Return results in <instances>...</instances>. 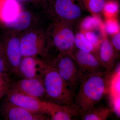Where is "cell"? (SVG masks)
Listing matches in <instances>:
<instances>
[{"label":"cell","instance_id":"6da1fadb","mask_svg":"<svg viewBox=\"0 0 120 120\" xmlns=\"http://www.w3.org/2000/svg\"><path fill=\"white\" fill-rule=\"evenodd\" d=\"M112 77L106 71L83 76L73 104L80 116L97 105L109 89Z\"/></svg>","mask_w":120,"mask_h":120},{"label":"cell","instance_id":"7a4b0ae2","mask_svg":"<svg viewBox=\"0 0 120 120\" xmlns=\"http://www.w3.org/2000/svg\"><path fill=\"white\" fill-rule=\"evenodd\" d=\"M20 41L23 57H35L50 64L52 60L50 53L53 47L46 31L30 28L20 33Z\"/></svg>","mask_w":120,"mask_h":120},{"label":"cell","instance_id":"3957f363","mask_svg":"<svg viewBox=\"0 0 120 120\" xmlns=\"http://www.w3.org/2000/svg\"><path fill=\"white\" fill-rule=\"evenodd\" d=\"M42 79L46 101L58 105L73 103L75 94L55 68L49 66Z\"/></svg>","mask_w":120,"mask_h":120},{"label":"cell","instance_id":"277c9868","mask_svg":"<svg viewBox=\"0 0 120 120\" xmlns=\"http://www.w3.org/2000/svg\"><path fill=\"white\" fill-rule=\"evenodd\" d=\"M74 26L67 22L54 20L46 30L52 46L58 53L71 56L75 48Z\"/></svg>","mask_w":120,"mask_h":120},{"label":"cell","instance_id":"5b68a950","mask_svg":"<svg viewBox=\"0 0 120 120\" xmlns=\"http://www.w3.org/2000/svg\"><path fill=\"white\" fill-rule=\"evenodd\" d=\"M47 12L52 20L67 22L74 26L85 11L81 0H46Z\"/></svg>","mask_w":120,"mask_h":120},{"label":"cell","instance_id":"8992f818","mask_svg":"<svg viewBox=\"0 0 120 120\" xmlns=\"http://www.w3.org/2000/svg\"><path fill=\"white\" fill-rule=\"evenodd\" d=\"M51 67L57 71L75 95L83 75L73 57L68 54H58L54 59Z\"/></svg>","mask_w":120,"mask_h":120},{"label":"cell","instance_id":"52a82bcc","mask_svg":"<svg viewBox=\"0 0 120 120\" xmlns=\"http://www.w3.org/2000/svg\"><path fill=\"white\" fill-rule=\"evenodd\" d=\"M20 32L9 30L0 39L2 53L9 73L18 76L23 57L20 47Z\"/></svg>","mask_w":120,"mask_h":120},{"label":"cell","instance_id":"ba28073f","mask_svg":"<svg viewBox=\"0 0 120 120\" xmlns=\"http://www.w3.org/2000/svg\"><path fill=\"white\" fill-rule=\"evenodd\" d=\"M6 95L7 100L14 105L31 112L47 114L49 116L55 105L50 102L15 92L8 91Z\"/></svg>","mask_w":120,"mask_h":120},{"label":"cell","instance_id":"9c48e42d","mask_svg":"<svg viewBox=\"0 0 120 120\" xmlns=\"http://www.w3.org/2000/svg\"><path fill=\"white\" fill-rule=\"evenodd\" d=\"M0 105V116L6 120H50L49 116L38 113L18 106L10 102L7 99Z\"/></svg>","mask_w":120,"mask_h":120},{"label":"cell","instance_id":"30bf717a","mask_svg":"<svg viewBox=\"0 0 120 120\" xmlns=\"http://www.w3.org/2000/svg\"><path fill=\"white\" fill-rule=\"evenodd\" d=\"M8 91L22 94L46 101L45 92L42 78H22L13 82L9 83Z\"/></svg>","mask_w":120,"mask_h":120},{"label":"cell","instance_id":"8fae6325","mask_svg":"<svg viewBox=\"0 0 120 120\" xmlns=\"http://www.w3.org/2000/svg\"><path fill=\"white\" fill-rule=\"evenodd\" d=\"M71 56L80 69L83 76L106 71L94 54L75 48Z\"/></svg>","mask_w":120,"mask_h":120},{"label":"cell","instance_id":"7c38bea8","mask_svg":"<svg viewBox=\"0 0 120 120\" xmlns=\"http://www.w3.org/2000/svg\"><path fill=\"white\" fill-rule=\"evenodd\" d=\"M49 65L35 57H23L18 69V76L24 79H41Z\"/></svg>","mask_w":120,"mask_h":120},{"label":"cell","instance_id":"4fadbf2b","mask_svg":"<svg viewBox=\"0 0 120 120\" xmlns=\"http://www.w3.org/2000/svg\"><path fill=\"white\" fill-rule=\"evenodd\" d=\"M107 35L105 30H103L101 39L97 47L95 54L106 71L111 72L116 64L118 54L113 47Z\"/></svg>","mask_w":120,"mask_h":120},{"label":"cell","instance_id":"5bb4252c","mask_svg":"<svg viewBox=\"0 0 120 120\" xmlns=\"http://www.w3.org/2000/svg\"><path fill=\"white\" fill-rule=\"evenodd\" d=\"M34 17L30 11L22 9L13 19L3 24L8 30L23 32L33 27Z\"/></svg>","mask_w":120,"mask_h":120},{"label":"cell","instance_id":"9a60e30c","mask_svg":"<svg viewBox=\"0 0 120 120\" xmlns=\"http://www.w3.org/2000/svg\"><path fill=\"white\" fill-rule=\"evenodd\" d=\"M22 9L16 0H0V22L3 24L13 19Z\"/></svg>","mask_w":120,"mask_h":120},{"label":"cell","instance_id":"2e32d148","mask_svg":"<svg viewBox=\"0 0 120 120\" xmlns=\"http://www.w3.org/2000/svg\"><path fill=\"white\" fill-rule=\"evenodd\" d=\"M79 116V112L73 103L64 105L55 103L50 114V120H73Z\"/></svg>","mask_w":120,"mask_h":120},{"label":"cell","instance_id":"e0dca14e","mask_svg":"<svg viewBox=\"0 0 120 120\" xmlns=\"http://www.w3.org/2000/svg\"><path fill=\"white\" fill-rule=\"evenodd\" d=\"M104 27V23L98 15H92L84 17L80 21L79 31L84 32L88 31L101 30Z\"/></svg>","mask_w":120,"mask_h":120},{"label":"cell","instance_id":"ac0fdd59","mask_svg":"<svg viewBox=\"0 0 120 120\" xmlns=\"http://www.w3.org/2000/svg\"><path fill=\"white\" fill-rule=\"evenodd\" d=\"M112 111L111 107L96 106L88 112L80 114V116L83 120H105Z\"/></svg>","mask_w":120,"mask_h":120},{"label":"cell","instance_id":"d6986e66","mask_svg":"<svg viewBox=\"0 0 120 120\" xmlns=\"http://www.w3.org/2000/svg\"><path fill=\"white\" fill-rule=\"evenodd\" d=\"M74 43L77 49L96 54L97 48L87 40L83 32L79 31L75 33Z\"/></svg>","mask_w":120,"mask_h":120},{"label":"cell","instance_id":"ffe728a7","mask_svg":"<svg viewBox=\"0 0 120 120\" xmlns=\"http://www.w3.org/2000/svg\"><path fill=\"white\" fill-rule=\"evenodd\" d=\"M85 11L92 15H98L102 13L105 1L104 0H81Z\"/></svg>","mask_w":120,"mask_h":120},{"label":"cell","instance_id":"44dd1931","mask_svg":"<svg viewBox=\"0 0 120 120\" xmlns=\"http://www.w3.org/2000/svg\"><path fill=\"white\" fill-rule=\"evenodd\" d=\"M119 10L118 0H108L105 1L102 13L105 18H116Z\"/></svg>","mask_w":120,"mask_h":120},{"label":"cell","instance_id":"7402d4cb","mask_svg":"<svg viewBox=\"0 0 120 120\" xmlns=\"http://www.w3.org/2000/svg\"><path fill=\"white\" fill-rule=\"evenodd\" d=\"M104 29L106 34L113 35L120 31V25L116 18H105Z\"/></svg>","mask_w":120,"mask_h":120},{"label":"cell","instance_id":"603a6c76","mask_svg":"<svg viewBox=\"0 0 120 120\" xmlns=\"http://www.w3.org/2000/svg\"><path fill=\"white\" fill-rule=\"evenodd\" d=\"M83 33L87 40L97 49L101 39L98 34L97 31H88Z\"/></svg>","mask_w":120,"mask_h":120},{"label":"cell","instance_id":"cb8c5ba5","mask_svg":"<svg viewBox=\"0 0 120 120\" xmlns=\"http://www.w3.org/2000/svg\"><path fill=\"white\" fill-rule=\"evenodd\" d=\"M110 43L114 48L116 52L118 54L120 50V31L112 35Z\"/></svg>","mask_w":120,"mask_h":120},{"label":"cell","instance_id":"d4e9b609","mask_svg":"<svg viewBox=\"0 0 120 120\" xmlns=\"http://www.w3.org/2000/svg\"><path fill=\"white\" fill-rule=\"evenodd\" d=\"M8 73L5 62L0 41V75H6Z\"/></svg>","mask_w":120,"mask_h":120},{"label":"cell","instance_id":"484cf974","mask_svg":"<svg viewBox=\"0 0 120 120\" xmlns=\"http://www.w3.org/2000/svg\"><path fill=\"white\" fill-rule=\"evenodd\" d=\"M9 82L7 81L0 85V99L7 94Z\"/></svg>","mask_w":120,"mask_h":120},{"label":"cell","instance_id":"4316f807","mask_svg":"<svg viewBox=\"0 0 120 120\" xmlns=\"http://www.w3.org/2000/svg\"><path fill=\"white\" fill-rule=\"evenodd\" d=\"M17 2L21 4L22 3H27V2H37V1H43L44 2H45L46 4V0H16Z\"/></svg>","mask_w":120,"mask_h":120},{"label":"cell","instance_id":"83f0119b","mask_svg":"<svg viewBox=\"0 0 120 120\" xmlns=\"http://www.w3.org/2000/svg\"><path fill=\"white\" fill-rule=\"evenodd\" d=\"M7 75H0V85L6 81H8L7 79Z\"/></svg>","mask_w":120,"mask_h":120},{"label":"cell","instance_id":"f1b7e54d","mask_svg":"<svg viewBox=\"0 0 120 120\" xmlns=\"http://www.w3.org/2000/svg\"><path fill=\"white\" fill-rule=\"evenodd\" d=\"M104 0L105 1L108 0Z\"/></svg>","mask_w":120,"mask_h":120}]
</instances>
